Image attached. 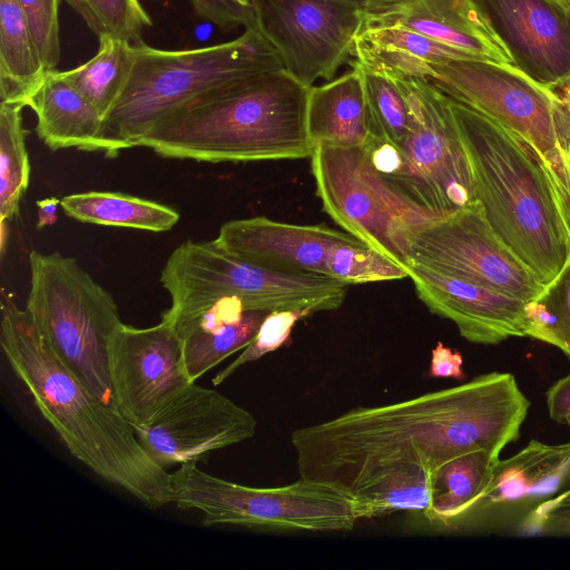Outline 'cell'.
Returning <instances> with one entry per match:
<instances>
[{
	"label": "cell",
	"mask_w": 570,
	"mask_h": 570,
	"mask_svg": "<svg viewBox=\"0 0 570 570\" xmlns=\"http://www.w3.org/2000/svg\"><path fill=\"white\" fill-rule=\"evenodd\" d=\"M513 65L557 90L570 80V11L557 0H472Z\"/></svg>",
	"instance_id": "cell-16"
},
{
	"label": "cell",
	"mask_w": 570,
	"mask_h": 570,
	"mask_svg": "<svg viewBox=\"0 0 570 570\" xmlns=\"http://www.w3.org/2000/svg\"><path fill=\"white\" fill-rule=\"evenodd\" d=\"M362 1L368 3V2H374V1H379V0H362Z\"/></svg>",
	"instance_id": "cell-45"
},
{
	"label": "cell",
	"mask_w": 570,
	"mask_h": 570,
	"mask_svg": "<svg viewBox=\"0 0 570 570\" xmlns=\"http://www.w3.org/2000/svg\"><path fill=\"white\" fill-rule=\"evenodd\" d=\"M65 214L81 223L167 232L179 214L164 204L118 191H83L60 199Z\"/></svg>",
	"instance_id": "cell-25"
},
{
	"label": "cell",
	"mask_w": 570,
	"mask_h": 570,
	"mask_svg": "<svg viewBox=\"0 0 570 570\" xmlns=\"http://www.w3.org/2000/svg\"><path fill=\"white\" fill-rule=\"evenodd\" d=\"M435 489V473L419 465H406L367 487L353 498L356 517L373 519L397 511H425Z\"/></svg>",
	"instance_id": "cell-28"
},
{
	"label": "cell",
	"mask_w": 570,
	"mask_h": 570,
	"mask_svg": "<svg viewBox=\"0 0 570 570\" xmlns=\"http://www.w3.org/2000/svg\"><path fill=\"white\" fill-rule=\"evenodd\" d=\"M309 88L284 69L218 87L160 117L138 146L207 163L311 157Z\"/></svg>",
	"instance_id": "cell-3"
},
{
	"label": "cell",
	"mask_w": 570,
	"mask_h": 570,
	"mask_svg": "<svg viewBox=\"0 0 570 570\" xmlns=\"http://www.w3.org/2000/svg\"><path fill=\"white\" fill-rule=\"evenodd\" d=\"M366 12L470 58L514 66L472 0H379L366 3Z\"/></svg>",
	"instance_id": "cell-19"
},
{
	"label": "cell",
	"mask_w": 570,
	"mask_h": 570,
	"mask_svg": "<svg viewBox=\"0 0 570 570\" xmlns=\"http://www.w3.org/2000/svg\"><path fill=\"white\" fill-rule=\"evenodd\" d=\"M449 105L489 224L548 284L570 257V234L543 167L520 138L451 97Z\"/></svg>",
	"instance_id": "cell-4"
},
{
	"label": "cell",
	"mask_w": 570,
	"mask_h": 570,
	"mask_svg": "<svg viewBox=\"0 0 570 570\" xmlns=\"http://www.w3.org/2000/svg\"><path fill=\"white\" fill-rule=\"evenodd\" d=\"M348 237L324 225L252 217L225 223L214 240L226 252L267 268L327 275L331 249Z\"/></svg>",
	"instance_id": "cell-18"
},
{
	"label": "cell",
	"mask_w": 570,
	"mask_h": 570,
	"mask_svg": "<svg viewBox=\"0 0 570 570\" xmlns=\"http://www.w3.org/2000/svg\"><path fill=\"white\" fill-rule=\"evenodd\" d=\"M522 527L532 534L570 535V485L531 510Z\"/></svg>",
	"instance_id": "cell-37"
},
{
	"label": "cell",
	"mask_w": 570,
	"mask_h": 570,
	"mask_svg": "<svg viewBox=\"0 0 570 570\" xmlns=\"http://www.w3.org/2000/svg\"><path fill=\"white\" fill-rule=\"evenodd\" d=\"M311 167L325 213L407 271L412 234L438 217L387 184L373 168L364 145L316 146Z\"/></svg>",
	"instance_id": "cell-10"
},
{
	"label": "cell",
	"mask_w": 570,
	"mask_h": 570,
	"mask_svg": "<svg viewBox=\"0 0 570 570\" xmlns=\"http://www.w3.org/2000/svg\"><path fill=\"white\" fill-rule=\"evenodd\" d=\"M97 53L62 77L105 117L120 97L132 69L135 46L128 40L101 36Z\"/></svg>",
	"instance_id": "cell-27"
},
{
	"label": "cell",
	"mask_w": 570,
	"mask_h": 570,
	"mask_svg": "<svg viewBox=\"0 0 570 570\" xmlns=\"http://www.w3.org/2000/svg\"><path fill=\"white\" fill-rule=\"evenodd\" d=\"M326 267L328 276L347 286L409 277L403 266L352 235L331 249Z\"/></svg>",
	"instance_id": "cell-33"
},
{
	"label": "cell",
	"mask_w": 570,
	"mask_h": 570,
	"mask_svg": "<svg viewBox=\"0 0 570 570\" xmlns=\"http://www.w3.org/2000/svg\"><path fill=\"white\" fill-rule=\"evenodd\" d=\"M451 58L470 57L414 30L380 20L367 12L352 53V59L389 73L422 78H428L430 63Z\"/></svg>",
	"instance_id": "cell-22"
},
{
	"label": "cell",
	"mask_w": 570,
	"mask_h": 570,
	"mask_svg": "<svg viewBox=\"0 0 570 570\" xmlns=\"http://www.w3.org/2000/svg\"><path fill=\"white\" fill-rule=\"evenodd\" d=\"M530 402L510 373L479 375L458 386L376 406L353 407L296 429L291 444L299 478L353 500L391 471L484 451L499 459L515 441Z\"/></svg>",
	"instance_id": "cell-1"
},
{
	"label": "cell",
	"mask_w": 570,
	"mask_h": 570,
	"mask_svg": "<svg viewBox=\"0 0 570 570\" xmlns=\"http://www.w3.org/2000/svg\"><path fill=\"white\" fill-rule=\"evenodd\" d=\"M0 342L16 376L72 456L150 509L174 502L170 473L146 453L134 426L65 366L27 309L4 289Z\"/></svg>",
	"instance_id": "cell-2"
},
{
	"label": "cell",
	"mask_w": 570,
	"mask_h": 570,
	"mask_svg": "<svg viewBox=\"0 0 570 570\" xmlns=\"http://www.w3.org/2000/svg\"><path fill=\"white\" fill-rule=\"evenodd\" d=\"M29 264L26 309L39 334L91 392L115 405L108 346L122 322L112 296L72 257L32 250Z\"/></svg>",
	"instance_id": "cell-7"
},
{
	"label": "cell",
	"mask_w": 570,
	"mask_h": 570,
	"mask_svg": "<svg viewBox=\"0 0 570 570\" xmlns=\"http://www.w3.org/2000/svg\"><path fill=\"white\" fill-rule=\"evenodd\" d=\"M527 336L560 348L570 360V257L541 293L525 304Z\"/></svg>",
	"instance_id": "cell-32"
},
{
	"label": "cell",
	"mask_w": 570,
	"mask_h": 570,
	"mask_svg": "<svg viewBox=\"0 0 570 570\" xmlns=\"http://www.w3.org/2000/svg\"><path fill=\"white\" fill-rule=\"evenodd\" d=\"M170 481L177 507L200 511L205 525L325 533L351 531L358 521L354 500L302 478L281 487H248L188 463L170 473Z\"/></svg>",
	"instance_id": "cell-9"
},
{
	"label": "cell",
	"mask_w": 570,
	"mask_h": 570,
	"mask_svg": "<svg viewBox=\"0 0 570 570\" xmlns=\"http://www.w3.org/2000/svg\"><path fill=\"white\" fill-rule=\"evenodd\" d=\"M195 12L222 30L255 26L250 0H189Z\"/></svg>",
	"instance_id": "cell-38"
},
{
	"label": "cell",
	"mask_w": 570,
	"mask_h": 570,
	"mask_svg": "<svg viewBox=\"0 0 570 570\" xmlns=\"http://www.w3.org/2000/svg\"><path fill=\"white\" fill-rule=\"evenodd\" d=\"M108 357L115 405L132 426L151 421L191 383L183 340L165 320L145 328L121 323L110 337Z\"/></svg>",
	"instance_id": "cell-14"
},
{
	"label": "cell",
	"mask_w": 570,
	"mask_h": 570,
	"mask_svg": "<svg viewBox=\"0 0 570 570\" xmlns=\"http://www.w3.org/2000/svg\"><path fill=\"white\" fill-rule=\"evenodd\" d=\"M170 307L163 314L179 337L216 301L242 299L245 311L338 308L347 285L321 274L291 273L244 261L215 240H186L169 255L160 275Z\"/></svg>",
	"instance_id": "cell-6"
},
{
	"label": "cell",
	"mask_w": 570,
	"mask_h": 570,
	"mask_svg": "<svg viewBox=\"0 0 570 570\" xmlns=\"http://www.w3.org/2000/svg\"><path fill=\"white\" fill-rule=\"evenodd\" d=\"M500 459L484 451L456 456L435 471V489L423 512L433 524L449 527L484 499Z\"/></svg>",
	"instance_id": "cell-26"
},
{
	"label": "cell",
	"mask_w": 570,
	"mask_h": 570,
	"mask_svg": "<svg viewBox=\"0 0 570 570\" xmlns=\"http://www.w3.org/2000/svg\"><path fill=\"white\" fill-rule=\"evenodd\" d=\"M312 314H314L312 309L274 311L268 313L253 341L243 350L239 356L216 374L213 379V384H222L240 366L257 361L287 344L295 324Z\"/></svg>",
	"instance_id": "cell-35"
},
{
	"label": "cell",
	"mask_w": 570,
	"mask_h": 570,
	"mask_svg": "<svg viewBox=\"0 0 570 570\" xmlns=\"http://www.w3.org/2000/svg\"><path fill=\"white\" fill-rule=\"evenodd\" d=\"M550 417L566 424L570 416V374L557 381L547 392Z\"/></svg>",
	"instance_id": "cell-41"
},
{
	"label": "cell",
	"mask_w": 570,
	"mask_h": 570,
	"mask_svg": "<svg viewBox=\"0 0 570 570\" xmlns=\"http://www.w3.org/2000/svg\"><path fill=\"white\" fill-rule=\"evenodd\" d=\"M28 20L43 68L56 70L60 57V0H18Z\"/></svg>",
	"instance_id": "cell-36"
},
{
	"label": "cell",
	"mask_w": 570,
	"mask_h": 570,
	"mask_svg": "<svg viewBox=\"0 0 570 570\" xmlns=\"http://www.w3.org/2000/svg\"><path fill=\"white\" fill-rule=\"evenodd\" d=\"M462 365L463 356L460 352L453 351L442 342H438L436 346L431 352L428 374L431 377L463 380L465 374L462 370Z\"/></svg>",
	"instance_id": "cell-40"
},
{
	"label": "cell",
	"mask_w": 570,
	"mask_h": 570,
	"mask_svg": "<svg viewBox=\"0 0 570 570\" xmlns=\"http://www.w3.org/2000/svg\"><path fill=\"white\" fill-rule=\"evenodd\" d=\"M256 428L249 411L194 382L151 421L134 430L150 459L166 469L196 463L213 451L252 439Z\"/></svg>",
	"instance_id": "cell-15"
},
{
	"label": "cell",
	"mask_w": 570,
	"mask_h": 570,
	"mask_svg": "<svg viewBox=\"0 0 570 570\" xmlns=\"http://www.w3.org/2000/svg\"><path fill=\"white\" fill-rule=\"evenodd\" d=\"M456 276L529 302L544 287L498 236L479 202L414 232L409 266Z\"/></svg>",
	"instance_id": "cell-13"
},
{
	"label": "cell",
	"mask_w": 570,
	"mask_h": 570,
	"mask_svg": "<svg viewBox=\"0 0 570 570\" xmlns=\"http://www.w3.org/2000/svg\"><path fill=\"white\" fill-rule=\"evenodd\" d=\"M46 70L18 0H0L1 102L30 107Z\"/></svg>",
	"instance_id": "cell-24"
},
{
	"label": "cell",
	"mask_w": 570,
	"mask_h": 570,
	"mask_svg": "<svg viewBox=\"0 0 570 570\" xmlns=\"http://www.w3.org/2000/svg\"><path fill=\"white\" fill-rule=\"evenodd\" d=\"M564 7L570 11V0H560Z\"/></svg>",
	"instance_id": "cell-44"
},
{
	"label": "cell",
	"mask_w": 570,
	"mask_h": 570,
	"mask_svg": "<svg viewBox=\"0 0 570 570\" xmlns=\"http://www.w3.org/2000/svg\"><path fill=\"white\" fill-rule=\"evenodd\" d=\"M99 38L114 36L137 45L151 20L138 0H66Z\"/></svg>",
	"instance_id": "cell-34"
},
{
	"label": "cell",
	"mask_w": 570,
	"mask_h": 570,
	"mask_svg": "<svg viewBox=\"0 0 570 570\" xmlns=\"http://www.w3.org/2000/svg\"><path fill=\"white\" fill-rule=\"evenodd\" d=\"M557 1H560V0H557Z\"/></svg>",
	"instance_id": "cell-47"
},
{
	"label": "cell",
	"mask_w": 570,
	"mask_h": 570,
	"mask_svg": "<svg viewBox=\"0 0 570 570\" xmlns=\"http://www.w3.org/2000/svg\"><path fill=\"white\" fill-rule=\"evenodd\" d=\"M36 205L38 207L37 228L51 226L57 222L60 199L57 197H49L38 200Z\"/></svg>",
	"instance_id": "cell-42"
},
{
	"label": "cell",
	"mask_w": 570,
	"mask_h": 570,
	"mask_svg": "<svg viewBox=\"0 0 570 570\" xmlns=\"http://www.w3.org/2000/svg\"><path fill=\"white\" fill-rule=\"evenodd\" d=\"M428 79L449 97L481 112L535 154L552 186L570 234V165L561 146V100L518 68L489 60L451 58L432 62Z\"/></svg>",
	"instance_id": "cell-8"
},
{
	"label": "cell",
	"mask_w": 570,
	"mask_h": 570,
	"mask_svg": "<svg viewBox=\"0 0 570 570\" xmlns=\"http://www.w3.org/2000/svg\"><path fill=\"white\" fill-rule=\"evenodd\" d=\"M20 104L0 105V217L1 224L19 213L22 195L29 186L30 165L26 147Z\"/></svg>",
	"instance_id": "cell-29"
},
{
	"label": "cell",
	"mask_w": 570,
	"mask_h": 570,
	"mask_svg": "<svg viewBox=\"0 0 570 570\" xmlns=\"http://www.w3.org/2000/svg\"><path fill=\"white\" fill-rule=\"evenodd\" d=\"M135 46L129 79L104 119L102 153L116 157L164 115L218 87L282 70V61L256 26L236 39L189 50Z\"/></svg>",
	"instance_id": "cell-5"
},
{
	"label": "cell",
	"mask_w": 570,
	"mask_h": 570,
	"mask_svg": "<svg viewBox=\"0 0 570 570\" xmlns=\"http://www.w3.org/2000/svg\"><path fill=\"white\" fill-rule=\"evenodd\" d=\"M244 313V304L237 296L219 298L188 327L180 338L184 340L198 332H216L226 325L238 323Z\"/></svg>",
	"instance_id": "cell-39"
},
{
	"label": "cell",
	"mask_w": 570,
	"mask_h": 570,
	"mask_svg": "<svg viewBox=\"0 0 570 570\" xmlns=\"http://www.w3.org/2000/svg\"><path fill=\"white\" fill-rule=\"evenodd\" d=\"M362 77L372 134L402 148L411 126L409 102L389 72L352 59Z\"/></svg>",
	"instance_id": "cell-30"
},
{
	"label": "cell",
	"mask_w": 570,
	"mask_h": 570,
	"mask_svg": "<svg viewBox=\"0 0 570 570\" xmlns=\"http://www.w3.org/2000/svg\"><path fill=\"white\" fill-rule=\"evenodd\" d=\"M255 26L284 70L305 87L351 61L366 14L362 0H250Z\"/></svg>",
	"instance_id": "cell-11"
},
{
	"label": "cell",
	"mask_w": 570,
	"mask_h": 570,
	"mask_svg": "<svg viewBox=\"0 0 570 570\" xmlns=\"http://www.w3.org/2000/svg\"><path fill=\"white\" fill-rule=\"evenodd\" d=\"M566 424L570 426V416L567 419Z\"/></svg>",
	"instance_id": "cell-46"
},
{
	"label": "cell",
	"mask_w": 570,
	"mask_h": 570,
	"mask_svg": "<svg viewBox=\"0 0 570 570\" xmlns=\"http://www.w3.org/2000/svg\"><path fill=\"white\" fill-rule=\"evenodd\" d=\"M269 312L245 311L243 318L212 333L198 332L183 340V354L191 383L235 352L245 348L255 337Z\"/></svg>",
	"instance_id": "cell-31"
},
{
	"label": "cell",
	"mask_w": 570,
	"mask_h": 570,
	"mask_svg": "<svg viewBox=\"0 0 570 570\" xmlns=\"http://www.w3.org/2000/svg\"><path fill=\"white\" fill-rule=\"evenodd\" d=\"M30 108L37 116V134L49 149L104 150V117L62 77L61 71L46 72Z\"/></svg>",
	"instance_id": "cell-20"
},
{
	"label": "cell",
	"mask_w": 570,
	"mask_h": 570,
	"mask_svg": "<svg viewBox=\"0 0 570 570\" xmlns=\"http://www.w3.org/2000/svg\"><path fill=\"white\" fill-rule=\"evenodd\" d=\"M392 76L410 107V131L401 150L419 203L438 218L476 203L470 163L449 96L428 78Z\"/></svg>",
	"instance_id": "cell-12"
},
{
	"label": "cell",
	"mask_w": 570,
	"mask_h": 570,
	"mask_svg": "<svg viewBox=\"0 0 570 570\" xmlns=\"http://www.w3.org/2000/svg\"><path fill=\"white\" fill-rule=\"evenodd\" d=\"M306 125L314 148H350L367 142L372 125L362 77L356 68L308 89Z\"/></svg>",
	"instance_id": "cell-21"
},
{
	"label": "cell",
	"mask_w": 570,
	"mask_h": 570,
	"mask_svg": "<svg viewBox=\"0 0 570 570\" xmlns=\"http://www.w3.org/2000/svg\"><path fill=\"white\" fill-rule=\"evenodd\" d=\"M407 274L430 312L452 321L465 340L498 344L527 336L525 301L415 264L407 267Z\"/></svg>",
	"instance_id": "cell-17"
},
{
	"label": "cell",
	"mask_w": 570,
	"mask_h": 570,
	"mask_svg": "<svg viewBox=\"0 0 570 570\" xmlns=\"http://www.w3.org/2000/svg\"><path fill=\"white\" fill-rule=\"evenodd\" d=\"M570 485V441L547 444L531 440L518 453L499 460L483 500L492 503L554 495Z\"/></svg>",
	"instance_id": "cell-23"
},
{
	"label": "cell",
	"mask_w": 570,
	"mask_h": 570,
	"mask_svg": "<svg viewBox=\"0 0 570 570\" xmlns=\"http://www.w3.org/2000/svg\"><path fill=\"white\" fill-rule=\"evenodd\" d=\"M561 89V96L568 101L570 105V80L562 87Z\"/></svg>",
	"instance_id": "cell-43"
}]
</instances>
